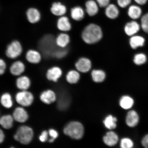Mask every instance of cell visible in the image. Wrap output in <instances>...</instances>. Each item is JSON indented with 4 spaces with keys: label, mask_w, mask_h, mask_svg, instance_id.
I'll return each mask as SVG.
<instances>
[{
    "label": "cell",
    "mask_w": 148,
    "mask_h": 148,
    "mask_svg": "<svg viewBox=\"0 0 148 148\" xmlns=\"http://www.w3.org/2000/svg\"><path fill=\"white\" fill-rule=\"evenodd\" d=\"M62 70L60 66L54 65L47 70L46 77L48 80L56 82L62 76Z\"/></svg>",
    "instance_id": "9c48e42d"
},
{
    "label": "cell",
    "mask_w": 148,
    "mask_h": 148,
    "mask_svg": "<svg viewBox=\"0 0 148 148\" xmlns=\"http://www.w3.org/2000/svg\"><path fill=\"white\" fill-rule=\"evenodd\" d=\"M103 36L101 27L95 24L92 23L87 26L83 31L82 38L88 44H93L99 41Z\"/></svg>",
    "instance_id": "6da1fadb"
},
{
    "label": "cell",
    "mask_w": 148,
    "mask_h": 148,
    "mask_svg": "<svg viewBox=\"0 0 148 148\" xmlns=\"http://www.w3.org/2000/svg\"><path fill=\"white\" fill-rule=\"evenodd\" d=\"M134 100L129 96H125L120 100V105L122 108L125 110L130 109L134 104Z\"/></svg>",
    "instance_id": "484cf974"
},
{
    "label": "cell",
    "mask_w": 148,
    "mask_h": 148,
    "mask_svg": "<svg viewBox=\"0 0 148 148\" xmlns=\"http://www.w3.org/2000/svg\"><path fill=\"white\" fill-rule=\"evenodd\" d=\"M105 13L107 17L114 19L119 15V10L115 5L110 4L106 7Z\"/></svg>",
    "instance_id": "44dd1931"
},
{
    "label": "cell",
    "mask_w": 148,
    "mask_h": 148,
    "mask_svg": "<svg viewBox=\"0 0 148 148\" xmlns=\"http://www.w3.org/2000/svg\"><path fill=\"white\" fill-rule=\"evenodd\" d=\"M131 0H117L118 5L122 8H125L130 4Z\"/></svg>",
    "instance_id": "d590c367"
},
{
    "label": "cell",
    "mask_w": 148,
    "mask_h": 148,
    "mask_svg": "<svg viewBox=\"0 0 148 148\" xmlns=\"http://www.w3.org/2000/svg\"><path fill=\"white\" fill-rule=\"evenodd\" d=\"M49 136L51 137V138H52L54 140L58 137V132L56 131L53 129L49 130Z\"/></svg>",
    "instance_id": "f35d334b"
},
{
    "label": "cell",
    "mask_w": 148,
    "mask_h": 148,
    "mask_svg": "<svg viewBox=\"0 0 148 148\" xmlns=\"http://www.w3.org/2000/svg\"><path fill=\"white\" fill-rule=\"evenodd\" d=\"M30 81L26 76L20 77L16 79V85L18 88L24 90H27L30 86Z\"/></svg>",
    "instance_id": "603a6c76"
},
{
    "label": "cell",
    "mask_w": 148,
    "mask_h": 148,
    "mask_svg": "<svg viewBox=\"0 0 148 148\" xmlns=\"http://www.w3.org/2000/svg\"><path fill=\"white\" fill-rule=\"evenodd\" d=\"M142 11L141 8L137 5H131L128 9L127 14L130 17L133 19H137L141 15Z\"/></svg>",
    "instance_id": "cb8c5ba5"
},
{
    "label": "cell",
    "mask_w": 148,
    "mask_h": 148,
    "mask_svg": "<svg viewBox=\"0 0 148 148\" xmlns=\"http://www.w3.org/2000/svg\"><path fill=\"white\" fill-rule=\"evenodd\" d=\"M56 27L60 32H68L71 30L72 25L67 16H63L57 18Z\"/></svg>",
    "instance_id": "52a82bcc"
},
{
    "label": "cell",
    "mask_w": 148,
    "mask_h": 148,
    "mask_svg": "<svg viewBox=\"0 0 148 148\" xmlns=\"http://www.w3.org/2000/svg\"><path fill=\"white\" fill-rule=\"evenodd\" d=\"M26 17L27 21L30 23L36 24L39 23L41 19L42 15L39 11L34 8L27 9L26 12Z\"/></svg>",
    "instance_id": "30bf717a"
},
{
    "label": "cell",
    "mask_w": 148,
    "mask_h": 148,
    "mask_svg": "<svg viewBox=\"0 0 148 148\" xmlns=\"http://www.w3.org/2000/svg\"><path fill=\"white\" fill-rule=\"evenodd\" d=\"M64 134L76 140L80 139L84 135V129L81 123L72 121L66 125L64 130Z\"/></svg>",
    "instance_id": "3957f363"
},
{
    "label": "cell",
    "mask_w": 148,
    "mask_h": 148,
    "mask_svg": "<svg viewBox=\"0 0 148 148\" xmlns=\"http://www.w3.org/2000/svg\"><path fill=\"white\" fill-rule=\"evenodd\" d=\"M134 1L138 3V4L143 5H145L147 3V0H134Z\"/></svg>",
    "instance_id": "60d3db41"
},
{
    "label": "cell",
    "mask_w": 148,
    "mask_h": 148,
    "mask_svg": "<svg viewBox=\"0 0 148 148\" xmlns=\"http://www.w3.org/2000/svg\"><path fill=\"white\" fill-rule=\"evenodd\" d=\"M70 41V36L66 32H60L56 37L55 42L57 46L62 49L67 47Z\"/></svg>",
    "instance_id": "8fae6325"
},
{
    "label": "cell",
    "mask_w": 148,
    "mask_h": 148,
    "mask_svg": "<svg viewBox=\"0 0 148 148\" xmlns=\"http://www.w3.org/2000/svg\"><path fill=\"white\" fill-rule=\"evenodd\" d=\"M147 61V57L143 53H139L135 55L134 62L137 65H141L145 63Z\"/></svg>",
    "instance_id": "4dcf8cb0"
},
{
    "label": "cell",
    "mask_w": 148,
    "mask_h": 148,
    "mask_svg": "<svg viewBox=\"0 0 148 148\" xmlns=\"http://www.w3.org/2000/svg\"><path fill=\"white\" fill-rule=\"evenodd\" d=\"M140 29L139 24L135 21H132L127 23L125 27V31L126 34L129 36H133L138 32Z\"/></svg>",
    "instance_id": "2e32d148"
},
{
    "label": "cell",
    "mask_w": 148,
    "mask_h": 148,
    "mask_svg": "<svg viewBox=\"0 0 148 148\" xmlns=\"http://www.w3.org/2000/svg\"><path fill=\"white\" fill-rule=\"evenodd\" d=\"M7 64L4 59H0V75H3L4 74L6 69Z\"/></svg>",
    "instance_id": "e575fe53"
},
{
    "label": "cell",
    "mask_w": 148,
    "mask_h": 148,
    "mask_svg": "<svg viewBox=\"0 0 148 148\" xmlns=\"http://www.w3.org/2000/svg\"><path fill=\"white\" fill-rule=\"evenodd\" d=\"M139 121V117L136 111L131 110L127 113L126 118V123L128 126L131 127H136Z\"/></svg>",
    "instance_id": "9a60e30c"
},
{
    "label": "cell",
    "mask_w": 148,
    "mask_h": 148,
    "mask_svg": "<svg viewBox=\"0 0 148 148\" xmlns=\"http://www.w3.org/2000/svg\"><path fill=\"white\" fill-rule=\"evenodd\" d=\"M40 99L46 104H50L56 101V96L52 90H47L42 92L40 96Z\"/></svg>",
    "instance_id": "e0dca14e"
},
{
    "label": "cell",
    "mask_w": 148,
    "mask_h": 148,
    "mask_svg": "<svg viewBox=\"0 0 148 148\" xmlns=\"http://www.w3.org/2000/svg\"><path fill=\"white\" fill-rule=\"evenodd\" d=\"M1 103L3 107L7 108H10L12 106L13 103L12 97L8 93H5L1 96Z\"/></svg>",
    "instance_id": "f546056e"
},
{
    "label": "cell",
    "mask_w": 148,
    "mask_h": 148,
    "mask_svg": "<svg viewBox=\"0 0 148 148\" xmlns=\"http://www.w3.org/2000/svg\"><path fill=\"white\" fill-rule=\"evenodd\" d=\"M145 40L143 37L140 36H132L129 40L130 45L133 49L142 47L145 44Z\"/></svg>",
    "instance_id": "7402d4cb"
},
{
    "label": "cell",
    "mask_w": 148,
    "mask_h": 148,
    "mask_svg": "<svg viewBox=\"0 0 148 148\" xmlns=\"http://www.w3.org/2000/svg\"><path fill=\"white\" fill-rule=\"evenodd\" d=\"M118 140V136L115 133L112 131L107 132L103 137V141L106 145L112 147L116 145Z\"/></svg>",
    "instance_id": "ac0fdd59"
},
{
    "label": "cell",
    "mask_w": 148,
    "mask_h": 148,
    "mask_svg": "<svg viewBox=\"0 0 148 148\" xmlns=\"http://www.w3.org/2000/svg\"><path fill=\"white\" fill-rule=\"evenodd\" d=\"M13 123V118L10 115L4 116L0 119V123L3 128L9 129L12 127Z\"/></svg>",
    "instance_id": "83f0119b"
},
{
    "label": "cell",
    "mask_w": 148,
    "mask_h": 148,
    "mask_svg": "<svg viewBox=\"0 0 148 148\" xmlns=\"http://www.w3.org/2000/svg\"><path fill=\"white\" fill-rule=\"evenodd\" d=\"M51 13L56 17L64 16L67 12V9L65 5L60 2H55L53 3L51 7Z\"/></svg>",
    "instance_id": "4fadbf2b"
},
{
    "label": "cell",
    "mask_w": 148,
    "mask_h": 148,
    "mask_svg": "<svg viewBox=\"0 0 148 148\" xmlns=\"http://www.w3.org/2000/svg\"><path fill=\"white\" fill-rule=\"evenodd\" d=\"M5 138L4 134L1 130L0 131V143H2L4 140Z\"/></svg>",
    "instance_id": "b9f144b4"
},
{
    "label": "cell",
    "mask_w": 148,
    "mask_h": 148,
    "mask_svg": "<svg viewBox=\"0 0 148 148\" xmlns=\"http://www.w3.org/2000/svg\"><path fill=\"white\" fill-rule=\"evenodd\" d=\"M80 78V75L78 72L75 70H71L66 74V81L70 84L76 83Z\"/></svg>",
    "instance_id": "d4e9b609"
},
{
    "label": "cell",
    "mask_w": 148,
    "mask_h": 148,
    "mask_svg": "<svg viewBox=\"0 0 148 148\" xmlns=\"http://www.w3.org/2000/svg\"><path fill=\"white\" fill-rule=\"evenodd\" d=\"M16 101L20 105L27 107L32 104L33 101V97L30 92L23 91L18 92L16 96Z\"/></svg>",
    "instance_id": "8992f818"
},
{
    "label": "cell",
    "mask_w": 148,
    "mask_h": 148,
    "mask_svg": "<svg viewBox=\"0 0 148 148\" xmlns=\"http://www.w3.org/2000/svg\"><path fill=\"white\" fill-rule=\"evenodd\" d=\"M134 143L130 139L125 138L121 140L120 147L123 148H131L134 146Z\"/></svg>",
    "instance_id": "d6a6232c"
},
{
    "label": "cell",
    "mask_w": 148,
    "mask_h": 148,
    "mask_svg": "<svg viewBox=\"0 0 148 148\" xmlns=\"http://www.w3.org/2000/svg\"><path fill=\"white\" fill-rule=\"evenodd\" d=\"M117 119L112 115H109L105 118L103 123L105 127L109 129H113L115 128L116 127V122Z\"/></svg>",
    "instance_id": "f1b7e54d"
},
{
    "label": "cell",
    "mask_w": 148,
    "mask_h": 148,
    "mask_svg": "<svg viewBox=\"0 0 148 148\" xmlns=\"http://www.w3.org/2000/svg\"><path fill=\"white\" fill-rule=\"evenodd\" d=\"M91 75L93 80L96 82H101L104 80L106 75L102 70H92Z\"/></svg>",
    "instance_id": "4316f807"
},
{
    "label": "cell",
    "mask_w": 148,
    "mask_h": 148,
    "mask_svg": "<svg viewBox=\"0 0 148 148\" xmlns=\"http://www.w3.org/2000/svg\"><path fill=\"white\" fill-rule=\"evenodd\" d=\"M33 136V131L30 127L23 126L19 127L14 136L15 140L23 144L30 143Z\"/></svg>",
    "instance_id": "277c9868"
},
{
    "label": "cell",
    "mask_w": 148,
    "mask_h": 148,
    "mask_svg": "<svg viewBox=\"0 0 148 148\" xmlns=\"http://www.w3.org/2000/svg\"><path fill=\"white\" fill-rule=\"evenodd\" d=\"M48 133L47 131H44L42 133L39 137V139L42 142H45L47 140Z\"/></svg>",
    "instance_id": "74e56055"
},
{
    "label": "cell",
    "mask_w": 148,
    "mask_h": 148,
    "mask_svg": "<svg viewBox=\"0 0 148 148\" xmlns=\"http://www.w3.org/2000/svg\"><path fill=\"white\" fill-rule=\"evenodd\" d=\"M141 26L144 32L148 33V13L142 16Z\"/></svg>",
    "instance_id": "1f68e13d"
},
{
    "label": "cell",
    "mask_w": 148,
    "mask_h": 148,
    "mask_svg": "<svg viewBox=\"0 0 148 148\" xmlns=\"http://www.w3.org/2000/svg\"><path fill=\"white\" fill-rule=\"evenodd\" d=\"M23 45L19 40H14L7 45L4 53L1 58H5L10 60H15L18 59L23 54Z\"/></svg>",
    "instance_id": "7a4b0ae2"
},
{
    "label": "cell",
    "mask_w": 148,
    "mask_h": 148,
    "mask_svg": "<svg viewBox=\"0 0 148 148\" xmlns=\"http://www.w3.org/2000/svg\"><path fill=\"white\" fill-rule=\"evenodd\" d=\"M142 144L143 147L148 148V134L144 137L142 140Z\"/></svg>",
    "instance_id": "ab89813d"
},
{
    "label": "cell",
    "mask_w": 148,
    "mask_h": 148,
    "mask_svg": "<svg viewBox=\"0 0 148 148\" xmlns=\"http://www.w3.org/2000/svg\"><path fill=\"white\" fill-rule=\"evenodd\" d=\"M87 13L90 16L95 15L99 12V7L97 2L94 0H89L86 3Z\"/></svg>",
    "instance_id": "d6986e66"
},
{
    "label": "cell",
    "mask_w": 148,
    "mask_h": 148,
    "mask_svg": "<svg viewBox=\"0 0 148 148\" xmlns=\"http://www.w3.org/2000/svg\"><path fill=\"white\" fill-rule=\"evenodd\" d=\"M69 98L66 97H64L62 99H60L58 103L59 107L61 109H65L69 105Z\"/></svg>",
    "instance_id": "836d02e7"
},
{
    "label": "cell",
    "mask_w": 148,
    "mask_h": 148,
    "mask_svg": "<svg viewBox=\"0 0 148 148\" xmlns=\"http://www.w3.org/2000/svg\"><path fill=\"white\" fill-rule=\"evenodd\" d=\"M25 65L23 61L16 60L12 61L9 67V71L12 75L19 76L25 72Z\"/></svg>",
    "instance_id": "ba28073f"
},
{
    "label": "cell",
    "mask_w": 148,
    "mask_h": 148,
    "mask_svg": "<svg viewBox=\"0 0 148 148\" xmlns=\"http://www.w3.org/2000/svg\"><path fill=\"white\" fill-rule=\"evenodd\" d=\"M110 0H96L98 5L101 7H106L110 4Z\"/></svg>",
    "instance_id": "8d00e7d4"
},
{
    "label": "cell",
    "mask_w": 148,
    "mask_h": 148,
    "mask_svg": "<svg viewBox=\"0 0 148 148\" xmlns=\"http://www.w3.org/2000/svg\"><path fill=\"white\" fill-rule=\"evenodd\" d=\"M24 56L25 60L29 64H39L42 60L41 53L38 50L29 49L26 52Z\"/></svg>",
    "instance_id": "5b68a950"
},
{
    "label": "cell",
    "mask_w": 148,
    "mask_h": 148,
    "mask_svg": "<svg viewBox=\"0 0 148 148\" xmlns=\"http://www.w3.org/2000/svg\"><path fill=\"white\" fill-rule=\"evenodd\" d=\"M13 117L16 121L23 123L27 120L28 118V115L26 111L23 108L21 107H18L14 111Z\"/></svg>",
    "instance_id": "5bb4252c"
},
{
    "label": "cell",
    "mask_w": 148,
    "mask_h": 148,
    "mask_svg": "<svg viewBox=\"0 0 148 148\" xmlns=\"http://www.w3.org/2000/svg\"><path fill=\"white\" fill-rule=\"evenodd\" d=\"M75 66L79 71L82 73H86L91 69V61L88 58L83 57L79 58L75 62Z\"/></svg>",
    "instance_id": "7c38bea8"
},
{
    "label": "cell",
    "mask_w": 148,
    "mask_h": 148,
    "mask_svg": "<svg viewBox=\"0 0 148 148\" xmlns=\"http://www.w3.org/2000/svg\"><path fill=\"white\" fill-rule=\"evenodd\" d=\"M70 15L73 20L75 21H80L84 17V11L81 7L76 6L71 9Z\"/></svg>",
    "instance_id": "ffe728a7"
}]
</instances>
